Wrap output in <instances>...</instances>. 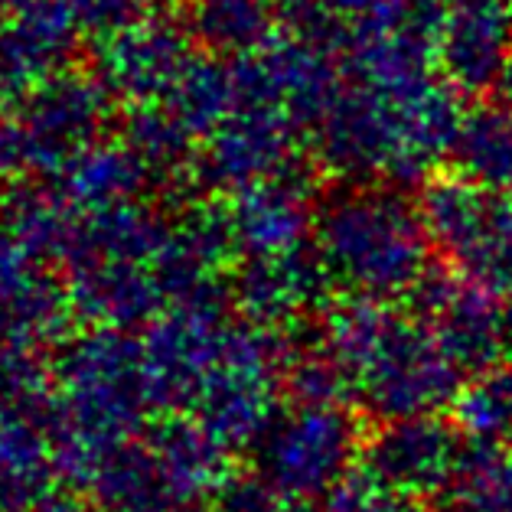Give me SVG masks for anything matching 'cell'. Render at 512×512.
Instances as JSON below:
<instances>
[{"label":"cell","instance_id":"cell-15","mask_svg":"<svg viewBox=\"0 0 512 512\" xmlns=\"http://www.w3.org/2000/svg\"><path fill=\"white\" fill-rule=\"evenodd\" d=\"M327 10H333L336 17L346 20L349 27H359V23H376V20H389L398 14L408 0H317Z\"/></svg>","mask_w":512,"mask_h":512},{"label":"cell","instance_id":"cell-12","mask_svg":"<svg viewBox=\"0 0 512 512\" xmlns=\"http://www.w3.org/2000/svg\"><path fill=\"white\" fill-rule=\"evenodd\" d=\"M454 424L467 441L503 444L512 437V366H490L460 385Z\"/></svg>","mask_w":512,"mask_h":512},{"label":"cell","instance_id":"cell-16","mask_svg":"<svg viewBox=\"0 0 512 512\" xmlns=\"http://www.w3.org/2000/svg\"><path fill=\"white\" fill-rule=\"evenodd\" d=\"M503 92H506V98H509V105H512V53H509V66H506V76H503Z\"/></svg>","mask_w":512,"mask_h":512},{"label":"cell","instance_id":"cell-13","mask_svg":"<svg viewBox=\"0 0 512 512\" xmlns=\"http://www.w3.org/2000/svg\"><path fill=\"white\" fill-rule=\"evenodd\" d=\"M278 14L274 0H196V20L203 33L212 43L235 49L265 43Z\"/></svg>","mask_w":512,"mask_h":512},{"label":"cell","instance_id":"cell-7","mask_svg":"<svg viewBox=\"0 0 512 512\" xmlns=\"http://www.w3.org/2000/svg\"><path fill=\"white\" fill-rule=\"evenodd\" d=\"M467 437L437 415L395 418L362 444V470L402 496H441L464 454Z\"/></svg>","mask_w":512,"mask_h":512},{"label":"cell","instance_id":"cell-1","mask_svg":"<svg viewBox=\"0 0 512 512\" xmlns=\"http://www.w3.org/2000/svg\"><path fill=\"white\" fill-rule=\"evenodd\" d=\"M460 121L457 89L434 72L398 85L356 82L320 121V151L340 173L421 180L451 154Z\"/></svg>","mask_w":512,"mask_h":512},{"label":"cell","instance_id":"cell-9","mask_svg":"<svg viewBox=\"0 0 512 512\" xmlns=\"http://www.w3.org/2000/svg\"><path fill=\"white\" fill-rule=\"evenodd\" d=\"M258 79L268 85V102L291 115L301 128L327 118L346 89L333 62V49L307 43L294 33H287V40L274 43L271 53H265Z\"/></svg>","mask_w":512,"mask_h":512},{"label":"cell","instance_id":"cell-5","mask_svg":"<svg viewBox=\"0 0 512 512\" xmlns=\"http://www.w3.org/2000/svg\"><path fill=\"white\" fill-rule=\"evenodd\" d=\"M408 297L418 320L437 336V343L460 369H490L512 343L506 297L486 291L460 271H424Z\"/></svg>","mask_w":512,"mask_h":512},{"label":"cell","instance_id":"cell-11","mask_svg":"<svg viewBox=\"0 0 512 512\" xmlns=\"http://www.w3.org/2000/svg\"><path fill=\"white\" fill-rule=\"evenodd\" d=\"M441 499L447 512H512V457L499 444L467 441Z\"/></svg>","mask_w":512,"mask_h":512},{"label":"cell","instance_id":"cell-4","mask_svg":"<svg viewBox=\"0 0 512 512\" xmlns=\"http://www.w3.org/2000/svg\"><path fill=\"white\" fill-rule=\"evenodd\" d=\"M428 235L464 278L512 301V203L467 177H441L421 196Z\"/></svg>","mask_w":512,"mask_h":512},{"label":"cell","instance_id":"cell-18","mask_svg":"<svg viewBox=\"0 0 512 512\" xmlns=\"http://www.w3.org/2000/svg\"><path fill=\"white\" fill-rule=\"evenodd\" d=\"M509 353H512V343H509Z\"/></svg>","mask_w":512,"mask_h":512},{"label":"cell","instance_id":"cell-10","mask_svg":"<svg viewBox=\"0 0 512 512\" xmlns=\"http://www.w3.org/2000/svg\"><path fill=\"white\" fill-rule=\"evenodd\" d=\"M460 177L486 190H512V108L483 105L460 121L451 147Z\"/></svg>","mask_w":512,"mask_h":512},{"label":"cell","instance_id":"cell-8","mask_svg":"<svg viewBox=\"0 0 512 512\" xmlns=\"http://www.w3.org/2000/svg\"><path fill=\"white\" fill-rule=\"evenodd\" d=\"M512 53L506 0H457L437 33V66L457 92H486L503 82Z\"/></svg>","mask_w":512,"mask_h":512},{"label":"cell","instance_id":"cell-2","mask_svg":"<svg viewBox=\"0 0 512 512\" xmlns=\"http://www.w3.org/2000/svg\"><path fill=\"white\" fill-rule=\"evenodd\" d=\"M323 346L343 366L349 395L382 421L437 415L460 392L464 369L437 336L376 297L356 294L333 310Z\"/></svg>","mask_w":512,"mask_h":512},{"label":"cell","instance_id":"cell-3","mask_svg":"<svg viewBox=\"0 0 512 512\" xmlns=\"http://www.w3.org/2000/svg\"><path fill=\"white\" fill-rule=\"evenodd\" d=\"M428 239L421 209L379 190L330 199L317 222V252L330 278L376 301L411 294L428 271Z\"/></svg>","mask_w":512,"mask_h":512},{"label":"cell","instance_id":"cell-17","mask_svg":"<svg viewBox=\"0 0 512 512\" xmlns=\"http://www.w3.org/2000/svg\"><path fill=\"white\" fill-rule=\"evenodd\" d=\"M291 512H323V509L310 506V499H297V503H294V509H291Z\"/></svg>","mask_w":512,"mask_h":512},{"label":"cell","instance_id":"cell-6","mask_svg":"<svg viewBox=\"0 0 512 512\" xmlns=\"http://www.w3.org/2000/svg\"><path fill=\"white\" fill-rule=\"evenodd\" d=\"M362 454L356 421L343 405H294L271 441V480L294 499L327 496Z\"/></svg>","mask_w":512,"mask_h":512},{"label":"cell","instance_id":"cell-14","mask_svg":"<svg viewBox=\"0 0 512 512\" xmlns=\"http://www.w3.org/2000/svg\"><path fill=\"white\" fill-rule=\"evenodd\" d=\"M323 512H418V506L411 496H402L392 486H385L369 470H349L327 493Z\"/></svg>","mask_w":512,"mask_h":512}]
</instances>
